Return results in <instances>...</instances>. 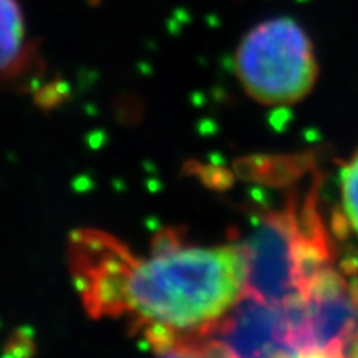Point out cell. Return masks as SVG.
<instances>
[{
	"label": "cell",
	"mask_w": 358,
	"mask_h": 358,
	"mask_svg": "<svg viewBox=\"0 0 358 358\" xmlns=\"http://www.w3.org/2000/svg\"><path fill=\"white\" fill-rule=\"evenodd\" d=\"M70 264L92 315H131L151 334L206 332L245 294L243 244L169 243L138 257L115 237L80 231Z\"/></svg>",
	"instance_id": "6da1fadb"
},
{
	"label": "cell",
	"mask_w": 358,
	"mask_h": 358,
	"mask_svg": "<svg viewBox=\"0 0 358 358\" xmlns=\"http://www.w3.org/2000/svg\"><path fill=\"white\" fill-rule=\"evenodd\" d=\"M243 250L245 292L277 307L301 297L308 282L329 267L330 249L315 199L308 198L302 213L292 204L268 214L243 244Z\"/></svg>",
	"instance_id": "7a4b0ae2"
},
{
	"label": "cell",
	"mask_w": 358,
	"mask_h": 358,
	"mask_svg": "<svg viewBox=\"0 0 358 358\" xmlns=\"http://www.w3.org/2000/svg\"><path fill=\"white\" fill-rule=\"evenodd\" d=\"M236 70L245 92L271 106L301 101L319 73L310 38L289 17L266 20L249 30L237 48Z\"/></svg>",
	"instance_id": "3957f363"
},
{
	"label": "cell",
	"mask_w": 358,
	"mask_h": 358,
	"mask_svg": "<svg viewBox=\"0 0 358 358\" xmlns=\"http://www.w3.org/2000/svg\"><path fill=\"white\" fill-rule=\"evenodd\" d=\"M206 332L229 345L239 358H262L294 348L284 308L248 292Z\"/></svg>",
	"instance_id": "277c9868"
},
{
	"label": "cell",
	"mask_w": 358,
	"mask_h": 358,
	"mask_svg": "<svg viewBox=\"0 0 358 358\" xmlns=\"http://www.w3.org/2000/svg\"><path fill=\"white\" fill-rule=\"evenodd\" d=\"M158 347V358H239L229 345L208 332L166 335L156 334L150 337Z\"/></svg>",
	"instance_id": "5b68a950"
},
{
	"label": "cell",
	"mask_w": 358,
	"mask_h": 358,
	"mask_svg": "<svg viewBox=\"0 0 358 358\" xmlns=\"http://www.w3.org/2000/svg\"><path fill=\"white\" fill-rule=\"evenodd\" d=\"M25 53V20L17 0H0V73L13 70Z\"/></svg>",
	"instance_id": "8992f818"
},
{
	"label": "cell",
	"mask_w": 358,
	"mask_h": 358,
	"mask_svg": "<svg viewBox=\"0 0 358 358\" xmlns=\"http://www.w3.org/2000/svg\"><path fill=\"white\" fill-rule=\"evenodd\" d=\"M342 196L348 222L358 234V151L342 171Z\"/></svg>",
	"instance_id": "52a82bcc"
},
{
	"label": "cell",
	"mask_w": 358,
	"mask_h": 358,
	"mask_svg": "<svg viewBox=\"0 0 358 358\" xmlns=\"http://www.w3.org/2000/svg\"><path fill=\"white\" fill-rule=\"evenodd\" d=\"M274 358H347L345 353L340 350H329V348H287L277 353Z\"/></svg>",
	"instance_id": "ba28073f"
}]
</instances>
